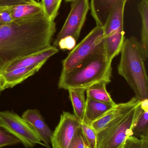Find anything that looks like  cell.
<instances>
[{"label":"cell","instance_id":"cell-1","mask_svg":"<svg viewBox=\"0 0 148 148\" xmlns=\"http://www.w3.org/2000/svg\"><path fill=\"white\" fill-rule=\"evenodd\" d=\"M56 23L43 10L8 23H0V73L15 61L51 46Z\"/></svg>","mask_w":148,"mask_h":148},{"label":"cell","instance_id":"cell-2","mask_svg":"<svg viewBox=\"0 0 148 148\" xmlns=\"http://www.w3.org/2000/svg\"><path fill=\"white\" fill-rule=\"evenodd\" d=\"M112 71V62L107 59L104 48L69 72L61 73L58 88L67 90L70 88L86 90L98 83L107 84L111 82Z\"/></svg>","mask_w":148,"mask_h":148},{"label":"cell","instance_id":"cell-3","mask_svg":"<svg viewBox=\"0 0 148 148\" xmlns=\"http://www.w3.org/2000/svg\"><path fill=\"white\" fill-rule=\"evenodd\" d=\"M118 66L119 75L124 77L140 101L148 98V78L140 42L134 36L125 40Z\"/></svg>","mask_w":148,"mask_h":148},{"label":"cell","instance_id":"cell-4","mask_svg":"<svg viewBox=\"0 0 148 148\" xmlns=\"http://www.w3.org/2000/svg\"><path fill=\"white\" fill-rule=\"evenodd\" d=\"M142 110L140 103L97 133L96 148H123L126 140L133 136L132 129Z\"/></svg>","mask_w":148,"mask_h":148},{"label":"cell","instance_id":"cell-5","mask_svg":"<svg viewBox=\"0 0 148 148\" xmlns=\"http://www.w3.org/2000/svg\"><path fill=\"white\" fill-rule=\"evenodd\" d=\"M126 3L122 2L116 7L103 27L104 50L109 61L120 53L125 40L123 18Z\"/></svg>","mask_w":148,"mask_h":148},{"label":"cell","instance_id":"cell-6","mask_svg":"<svg viewBox=\"0 0 148 148\" xmlns=\"http://www.w3.org/2000/svg\"><path fill=\"white\" fill-rule=\"evenodd\" d=\"M104 48V29L96 26L62 61L61 73L69 72Z\"/></svg>","mask_w":148,"mask_h":148},{"label":"cell","instance_id":"cell-7","mask_svg":"<svg viewBox=\"0 0 148 148\" xmlns=\"http://www.w3.org/2000/svg\"><path fill=\"white\" fill-rule=\"evenodd\" d=\"M0 127L18 139L25 148H32L37 144L45 147L32 127L14 112L0 111Z\"/></svg>","mask_w":148,"mask_h":148},{"label":"cell","instance_id":"cell-8","mask_svg":"<svg viewBox=\"0 0 148 148\" xmlns=\"http://www.w3.org/2000/svg\"><path fill=\"white\" fill-rule=\"evenodd\" d=\"M88 0H74L71 10L61 29L54 43L56 47L60 40L67 36H71L78 40L89 10Z\"/></svg>","mask_w":148,"mask_h":148},{"label":"cell","instance_id":"cell-9","mask_svg":"<svg viewBox=\"0 0 148 148\" xmlns=\"http://www.w3.org/2000/svg\"><path fill=\"white\" fill-rule=\"evenodd\" d=\"M81 122L74 114L63 112L61 115L59 123L53 131L51 139L52 148H68L74 136L80 129Z\"/></svg>","mask_w":148,"mask_h":148},{"label":"cell","instance_id":"cell-10","mask_svg":"<svg viewBox=\"0 0 148 148\" xmlns=\"http://www.w3.org/2000/svg\"><path fill=\"white\" fill-rule=\"evenodd\" d=\"M140 103V100L135 97L127 102L116 104L102 116L92 122L90 126L96 133H99L112 122L128 114Z\"/></svg>","mask_w":148,"mask_h":148},{"label":"cell","instance_id":"cell-11","mask_svg":"<svg viewBox=\"0 0 148 148\" xmlns=\"http://www.w3.org/2000/svg\"><path fill=\"white\" fill-rule=\"evenodd\" d=\"M21 117L38 135L45 147L51 148L50 145L53 131L50 128L39 110H27L23 112Z\"/></svg>","mask_w":148,"mask_h":148},{"label":"cell","instance_id":"cell-12","mask_svg":"<svg viewBox=\"0 0 148 148\" xmlns=\"http://www.w3.org/2000/svg\"><path fill=\"white\" fill-rule=\"evenodd\" d=\"M44 64L40 63L31 66L20 68L0 73V82L3 90L13 88L22 82L38 72Z\"/></svg>","mask_w":148,"mask_h":148},{"label":"cell","instance_id":"cell-13","mask_svg":"<svg viewBox=\"0 0 148 148\" xmlns=\"http://www.w3.org/2000/svg\"><path fill=\"white\" fill-rule=\"evenodd\" d=\"M0 6L10 8L14 21L33 15L43 10L41 2L35 0H0Z\"/></svg>","mask_w":148,"mask_h":148},{"label":"cell","instance_id":"cell-14","mask_svg":"<svg viewBox=\"0 0 148 148\" xmlns=\"http://www.w3.org/2000/svg\"><path fill=\"white\" fill-rule=\"evenodd\" d=\"M58 52L59 50L57 47L50 46L41 51L29 55L15 61L7 66L3 72L11 71L20 68L31 66L41 63H45L50 57Z\"/></svg>","mask_w":148,"mask_h":148},{"label":"cell","instance_id":"cell-15","mask_svg":"<svg viewBox=\"0 0 148 148\" xmlns=\"http://www.w3.org/2000/svg\"><path fill=\"white\" fill-rule=\"evenodd\" d=\"M128 0H91V14L96 26L103 27L116 5L121 1Z\"/></svg>","mask_w":148,"mask_h":148},{"label":"cell","instance_id":"cell-16","mask_svg":"<svg viewBox=\"0 0 148 148\" xmlns=\"http://www.w3.org/2000/svg\"><path fill=\"white\" fill-rule=\"evenodd\" d=\"M115 105L98 101L87 97L83 122L90 125Z\"/></svg>","mask_w":148,"mask_h":148},{"label":"cell","instance_id":"cell-17","mask_svg":"<svg viewBox=\"0 0 148 148\" xmlns=\"http://www.w3.org/2000/svg\"><path fill=\"white\" fill-rule=\"evenodd\" d=\"M138 9L142 24L140 47L145 61L148 57V0H141L138 5Z\"/></svg>","mask_w":148,"mask_h":148},{"label":"cell","instance_id":"cell-18","mask_svg":"<svg viewBox=\"0 0 148 148\" xmlns=\"http://www.w3.org/2000/svg\"><path fill=\"white\" fill-rule=\"evenodd\" d=\"M74 109V114L81 121H83L86 109V90L82 88H70L67 90Z\"/></svg>","mask_w":148,"mask_h":148},{"label":"cell","instance_id":"cell-19","mask_svg":"<svg viewBox=\"0 0 148 148\" xmlns=\"http://www.w3.org/2000/svg\"><path fill=\"white\" fill-rule=\"evenodd\" d=\"M107 84L104 82L95 84L87 89V97L98 101L115 105V103L112 99L107 88Z\"/></svg>","mask_w":148,"mask_h":148},{"label":"cell","instance_id":"cell-20","mask_svg":"<svg viewBox=\"0 0 148 148\" xmlns=\"http://www.w3.org/2000/svg\"><path fill=\"white\" fill-rule=\"evenodd\" d=\"M133 136L139 138L148 137V110H142L133 129Z\"/></svg>","mask_w":148,"mask_h":148},{"label":"cell","instance_id":"cell-21","mask_svg":"<svg viewBox=\"0 0 148 148\" xmlns=\"http://www.w3.org/2000/svg\"><path fill=\"white\" fill-rule=\"evenodd\" d=\"M80 130L85 140L86 145L89 148H96L97 133L89 124L82 121Z\"/></svg>","mask_w":148,"mask_h":148},{"label":"cell","instance_id":"cell-22","mask_svg":"<svg viewBox=\"0 0 148 148\" xmlns=\"http://www.w3.org/2000/svg\"><path fill=\"white\" fill-rule=\"evenodd\" d=\"M41 3L44 13L49 19L54 21L58 14L61 6L59 0H41Z\"/></svg>","mask_w":148,"mask_h":148},{"label":"cell","instance_id":"cell-23","mask_svg":"<svg viewBox=\"0 0 148 148\" xmlns=\"http://www.w3.org/2000/svg\"><path fill=\"white\" fill-rule=\"evenodd\" d=\"M20 143L21 142L18 139L0 127V148L15 146Z\"/></svg>","mask_w":148,"mask_h":148},{"label":"cell","instance_id":"cell-24","mask_svg":"<svg viewBox=\"0 0 148 148\" xmlns=\"http://www.w3.org/2000/svg\"><path fill=\"white\" fill-rule=\"evenodd\" d=\"M123 148H148V137L139 138L129 136L126 140Z\"/></svg>","mask_w":148,"mask_h":148},{"label":"cell","instance_id":"cell-25","mask_svg":"<svg viewBox=\"0 0 148 148\" xmlns=\"http://www.w3.org/2000/svg\"><path fill=\"white\" fill-rule=\"evenodd\" d=\"M77 41L71 36H67L63 38L57 43L58 47L63 50H72L76 46Z\"/></svg>","mask_w":148,"mask_h":148},{"label":"cell","instance_id":"cell-26","mask_svg":"<svg viewBox=\"0 0 148 148\" xmlns=\"http://www.w3.org/2000/svg\"><path fill=\"white\" fill-rule=\"evenodd\" d=\"M86 146L85 140L80 129L74 136L68 148H85Z\"/></svg>","mask_w":148,"mask_h":148},{"label":"cell","instance_id":"cell-27","mask_svg":"<svg viewBox=\"0 0 148 148\" xmlns=\"http://www.w3.org/2000/svg\"><path fill=\"white\" fill-rule=\"evenodd\" d=\"M141 107L143 110H148V99L141 101Z\"/></svg>","mask_w":148,"mask_h":148},{"label":"cell","instance_id":"cell-28","mask_svg":"<svg viewBox=\"0 0 148 148\" xmlns=\"http://www.w3.org/2000/svg\"><path fill=\"white\" fill-rule=\"evenodd\" d=\"M3 91L2 89L1 86V82H0V95H1V92Z\"/></svg>","mask_w":148,"mask_h":148},{"label":"cell","instance_id":"cell-29","mask_svg":"<svg viewBox=\"0 0 148 148\" xmlns=\"http://www.w3.org/2000/svg\"><path fill=\"white\" fill-rule=\"evenodd\" d=\"M74 1V0H65V1L67 2H70V1Z\"/></svg>","mask_w":148,"mask_h":148},{"label":"cell","instance_id":"cell-30","mask_svg":"<svg viewBox=\"0 0 148 148\" xmlns=\"http://www.w3.org/2000/svg\"><path fill=\"white\" fill-rule=\"evenodd\" d=\"M62 1V0H59V3H60V4H61V3Z\"/></svg>","mask_w":148,"mask_h":148},{"label":"cell","instance_id":"cell-31","mask_svg":"<svg viewBox=\"0 0 148 148\" xmlns=\"http://www.w3.org/2000/svg\"><path fill=\"white\" fill-rule=\"evenodd\" d=\"M35 1H37V2H40V1H41V0H35Z\"/></svg>","mask_w":148,"mask_h":148},{"label":"cell","instance_id":"cell-32","mask_svg":"<svg viewBox=\"0 0 148 148\" xmlns=\"http://www.w3.org/2000/svg\"><path fill=\"white\" fill-rule=\"evenodd\" d=\"M89 148L88 147H87V145H86V148Z\"/></svg>","mask_w":148,"mask_h":148},{"label":"cell","instance_id":"cell-33","mask_svg":"<svg viewBox=\"0 0 148 148\" xmlns=\"http://www.w3.org/2000/svg\"></svg>","mask_w":148,"mask_h":148}]
</instances>
